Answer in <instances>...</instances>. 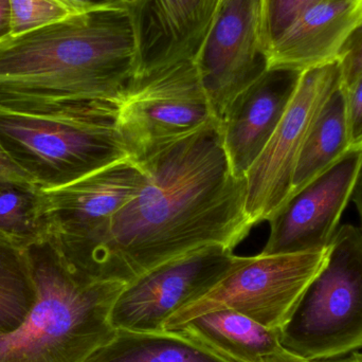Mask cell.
<instances>
[{
  "mask_svg": "<svg viewBox=\"0 0 362 362\" xmlns=\"http://www.w3.org/2000/svg\"><path fill=\"white\" fill-rule=\"evenodd\" d=\"M0 183H11L36 192L42 185L38 178L21 167L0 144Z\"/></svg>",
  "mask_w": 362,
  "mask_h": 362,
  "instance_id": "cell-24",
  "label": "cell"
},
{
  "mask_svg": "<svg viewBox=\"0 0 362 362\" xmlns=\"http://www.w3.org/2000/svg\"><path fill=\"white\" fill-rule=\"evenodd\" d=\"M242 257L214 245L146 272L121 291L110 314L112 327L117 331L163 333L174 313L216 284Z\"/></svg>",
  "mask_w": 362,
  "mask_h": 362,
  "instance_id": "cell-10",
  "label": "cell"
},
{
  "mask_svg": "<svg viewBox=\"0 0 362 362\" xmlns=\"http://www.w3.org/2000/svg\"><path fill=\"white\" fill-rule=\"evenodd\" d=\"M318 1L320 0H262V42L266 54L293 21Z\"/></svg>",
  "mask_w": 362,
  "mask_h": 362,
  "instance_id": "cell-22",
  "label": "cell"
},
{
  "mask_svg": "<svg viewBox=\"0 0 362 362\" xmlns=\"http://www.w3.org/2000/svg\"><path fill=\"white\" fill-rule=\"evenodd\" d=\"M327 249L243 257L216 284L174 313L163 333H175L193 319L217 310H232L267 329L282 331L325 266Z\"/></svg>",
  "mask_w": 362,
  "mask_h": 362,
  "instance_id": "cell-7",
  "label": "cell"
},
{
  "mask_svg": "<svg viewBox=\"0 0 362 362\" xmlns=\"http://www.w3.org/2000/svg\"><path fill=\"white\" fill-rule=\"evenodd\" d=\"M172 334L226 362H266L283 350L281 331L232 310L202 315Z\"/></svg>",
  "mask_w": 362,
  "mask_h": 362,
  "instance_id": "cell-16",
  "label": "cell"
},
{
  "mask_svg": "<svg viewBox=\"0 0 362 362\" xmlns=\"http://www.w3.org/2000/svg\"><path fill=\"white\" fill-rule=\"evenodd\" d=\"M12 32L21 35L78 15L62 0H10Z\"/></svg>",
  "mask_w": 362,
  "mask_h": 362,
  "instance_id": "cell-21",
  "label": "cell"
},
{
  "mask_svg": "<svg viewBox=\"0 0 362 362\" xmlns=\"http://www.w3.org/2000/svg\"><path fill=\"white\" fill-rule=\"evenodd\" d=\"M34 193L11 183H0V238L21 247L40 244L34 217Z\"/></svg>",
  "mask_w": 362,
  "mask_h": 362,
  "instance_id": "cell-20",
  "label": "cell"
},
{
  "mask_svg": "<svg viewBox=\"0 0 362 362\" xmlns=\"http://www.w3.org/2000/svg\"><path fill=\"white\" fill-rule=\"evenodd\" d=\"M352 198L356 204L362 223V163L358 175H357L356 182H355L354 189H353Z\"/></svg>",
  "mask_w": 362,
  "mask_h": 362,
  "instance_id": "cell-28",
  "label": "cell"
},
{
  "mask_svg": "<svg viewBox=\"0 0 362 362\" xmlns=\"http://www.w3.org/2000/svg\"><path fill=\"white\" fill-rule=\"evenodd\" d=\"M118 112L119 104L110 101L70 121L0 110V144L42 185L76 180L134 159L119 129Z\"/></svg>",
  "mask_w": 362,
  "mask_h": 362,
  "instance_id": "cell-5",
  "label": "cell"
},
{
  "mask_svg": "<svg viewBox=\"0 0 362 362\" xmlns=\"http://www.w3.org/2000/svg\"><path fill=\"white\" fill-rule=\"evenodd\" d=\"M281 346L308 362L334 361L362 350V229L336 232L325 266L284 329Z\"/></svg>",
  "mask_w": 362,
  "mask_h": 362,
  "instance_id": "cell-4",
  "label": "cell"
},
{
  "mask_svg": "<svg viewBox=\"0 0 362 362\" xmlns=\"http://www.w3.org/2000/svg\"><path fill=\"white\" fill-rule=\"evenodd\" d=\"M129 8L74 15L0 40V110L65 120L93 101L119 104L137 70Z\"/></svg>",
  "mask_w": 362,
  "mask_h": 362,
  "instance_id": "cell-2",
  "label": "cell"
},
{
  "mask_svg": "<svg viewBox=\"0 0 362 362\" xmlns=\"http://www.w3.org/2000/svg\"><path fill=\"white\" fill-rule=\"evenodd\" d=\"M118 125L141 163L219 120L195 61L185 59L134 76L119 102Z\"/></svg>",
  "mask_w": 362,
  "mask_h": 362,
  "instance_id": "cell-6",
  "label": "cell"
},
{
  "mask_svg": "<svg viewBox=\"0 0 362 362\" xmlns=\"http://www.w3.org/2000/svg\"><path fill=\"white\" fill-rule=\"evenodd\" d=\"M36 300L29 247L0 238V332H12Z\"/></svg>",
  "mask_w": 362,
  "mask_h": 362,
  "instance_id": "cell-19",
  "label": "cell"
},
{
  "mask_svg": "<svg viewBox=\"0 0 362 362\" xmlns=\"http://www.w3.org/2000/svg\"><path fill=\"white\" fill-rule=\"evenodd\" d=\"M36 300L12 332H0V362H88L117 335L110 314L124 283L90 278L47 245L29 247Z\"/></svg>",
  "mask_w": 362,
  "mask_h": 362,
  "instance_id": "cell-3",
  "label": "cell"
},
{
  "mask_svg": "<svg viewBox=\"0 0 362 362\" xmlns=\"http://www.w3.org/2000/svg\"><path fill=\"white\" fill-rule=\"evenodd\" d=\"M362 163V150H350L305 187L289 197L269 221L270 233L262 253L327 250L337 232Z\"/></svg>",
  "mask_w": 362,
  "mask_h": 362,
  "instance_id": "cell-12",
  "label": "cell"
},
{
  "mask_svg": "<svg viewBox=\"0 0 362 362\" xmlns=\"http://www.w3.org/2000/svg\"><path fill=\"white\" fill-rule=\"evenodd\" d=\"M350 150L348 102L341 85L323 104L308 131L296 167L291 196L337 163Z\"/></svg>",
  "mask_w": 362,
  "mask_h": 362,
  "instance_id": "cell-17",
  "label": "cell"
},
{
  "mask_svg": "<svg viewBox=\"0 0 362 362\" xmlns=\"http://www.w3.org/2000/svg\"><path fill=\"white\" fill-rule=\"evenodd\" d=\"M76 14L110 8H129L134 0H62Z\"/></svg>",
  "mask_w": 362,
  "mask_h": 362,
  "instance_id": "cell-26",
  "label": "cell"
},
{
  "mask_svg": "<svg viewBox=\"0 0 362 362\" xmlns=\"http://www.w3.org/2000/svg\"><path fill=\"white\" fill-rule=\"evenodd\" d=\"M341 70L342 87L352 85L362 76V21L351 32L337 57Z\"/></svg>",
  "mask_w": 362,
  "mask_h": 362,
  "instance_id": "cell-23",
  "label": "cell"
},
{
  "mask_svg": "<svg viewBox=\"0 0 362 362\" xmlns=\"http://www.w3.org/2000/svg\"><path fill=\"white\" fill-rule=\"evenodd\" d=\"M12 32L10 0H0V40L8 37Z\"/></svg>",
  "mask_w": 362,
  "mask_h": 362,
  "instance_id": "cell-27",
  "label": "cell"
},
{
  "mask_svg": "<svg viewBox=\"0 0 362 362\" xmlns=\"http://www.w3.org/2000/svg\"><path fill=\"white\" fill-rule=\"evenodd\" d=\"M314 362H362V353L354 352L342 358L334 359V361H314Z\"/></svg>",
  "mask_w": 362,
  "mask_h": 362,
  "instance_id": "cell-30",
  "label": "cell"
},
{
  "mask_svg": "<svg viewBox=\"0 0 362 362\" xmlns=\"http://www.w3.org/2000/svg\"><path fill=\"white\" fill-rule=\"evenodd\" d=\"M223 0H134L136 76L195 59Z\"/></svg>",
  "mask_w": 362,
  "mask_h": 362,
  "instance_id": "cell-13",
  "label": "cell"
},
{
  "mask_svg": "<svg viewBox=\"0 0 362 362\" xmlns=\"http://www.w3.org/2000/svg\"><path fill=\"white\" fill-rule=\"evenodd\" d=\"M88 362H226L172 333L118 331Z\"/></svg>",
  "mask_w": 362,
  "mask_h": 362,
  "instance_id": "cell-18",
  "label": "cell"
},
{
  "mask_svg": "<svg viewBox=\"0 0 362 362\" xmlns=\"http://www.w3.org/2000/svg\"><path fill=\"white\" fill-rule=\"evenodd\" d=\"M194 61L221 122L234 101L268 70L262 0H223Z\"/></svg>",
  "mask_w": 362,
  "mask_h": 362,
  "instance_id": "cell-11",
  "label": "cell"
},
{
  "mask_svg": "<svg viewBox=\"0 0 362 362\" xmlns=\"http://www.w3.org/2000/svg\"><path fill=\"white\" fill-rule=\"evenodd\" d=\"M303 71L272 68L232 104L219 122L234 175L246 177L284 116Z\"/></svg>",
  "mask_w": 362,
  "mask_h": 362,
  "instance_id": "cell-14",
  "label": "cell"
},
{
  "mask_svg": "<svg viewBox=\"0 0 362 362\" xmlns=\"http://www.w3.org/2000/svg\"><path fill=\"white\" fill-rule=\"evenodd\" d=\"M341 84L338 62L304 70L284 116L246 173V212L253 227L269 223L291 197L308 131L323 104Z\"/></svg>",
  "mask_w": 362,
  "mask_h": 362,
  "instance_id": "cell-9",
  "label": "cell"
},
{
  "mask_svg": "<svg viewBox=\"0 0 362 362\" xmlns=\"http://www.w3.org/2000/svg\"><path fill=\"white\" fill-rule=\"evenodd\" d=\"M266 362H308L302 361V359L298 358V357L293 356V355L289 354L286 351L282 350L279 352L278 354L274 355L267 359Z\"/></svg>",
  "mask_w": 362,
  "mask_h": 362,
  "instance_id": "cell-29",
  "label": "cell"
},
{
  "mask_svg": "<svg viewBox=\"0 0 362 362\" xmlns=\"http://www.w3.org/2000/svg\"><path fill=\"white\" fill-rule=\"evenodd\" d=\"M344 89L348 102L351 150H362V76Z\"/></svg>",
  "mask_w": 362,
  "mask_h": 362,
  "instance_id": "cell-25",
  "label": "cell"
},
{
  "mask_svg": "<svg viewBox=\"0 0 362 362\" xmlns=\"http://www.w3.org/2000/svg\"><path fill=\"white\" fill-rule=\"evenodd\" d=\"M361 229H362V228H361Z\"/></svg>",
  "mask_w": 362,
  "mask_h": 362,
  "instance_id": "cell-31",
  "label": "cell"
},
{
  "mask_svg": "<svg viewBox=\"0 0 362 362\" xmlns=\"http://www.w3.org/2000/svg\"><path fill=\"white\" fill-rule=\"evenodd\" d=\"M139 193L66 259L100 281L125 285L208 246L229 250L253 225L246 212V177L234 175L219 125L208 127L141 163Z\"/></svg>",
  "mask_w": 362,
  "mask_h": 362,
  "instance_id": "cell-1",
  "label": "cell"
},
{
  "mask_svg": "<svg viewBox=\"0 0 362 362\" xmlns=\"http://www.w3.org/2000/svg\"><path fill=\"white\" fill-rule=\"evenodd\" d=\"M362 21V0H320L308 6L267 52L268 69L304 70L337 62Z\"/></svg>",
  "mask_w": 362,
  "mask_h": 362,
  "instance_id": "cell-15",
  "label": "cell"
},
{
  "mask_svg": "<svg viewBox=\"0 0 362 362\" xmlns=\"http://www.w3.org/2000/svg\"><path fill=\"white\" fill-rule=\"evenodd\" d=\"M146 178L144 165L129 159L76 180L40 185L33 206L40 244L61 259L69 257L139 193Z\"/></svg>",
  "mask_w": 362,
  "mask_h": 362,
  "instance_id": "cell-8",
  "label": "cell"
}]
</instances>
